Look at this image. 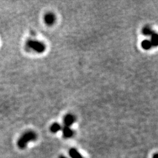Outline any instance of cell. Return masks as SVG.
Returning a JSON list of instances; mask_svg holds the SVG:
<instances>
[{"mask_svg": "<svg viewBox=\"0 0 158 158\" xmlns=\"http://www.w3.org/2000/svg\"><path fill=\"white\" fill-rule=\"evenodd\" d=\"M62 129L60 125L58 123H54L51 125L50 130L52 133H57Z\"/></svg>", "mask_w": 158, "mask_h": 158, "instance_id": "ba28073f", "label": "cell"}, {"mask_svg": "<svg viewBox=\"0 0 158 158\" xmlns=\"http://www.w3.org/2000/svg\"><path fill=\"white\" fill-rule=\"evenodd\" d=\"M75 120L76 118L72 114H69L66 115L63 118V124L64 125V127H70V126L75 122Z\"/></svg>", "mask_w": 158, "mask_h": 158, "instance_id": "3957f363", "label": "cell"}, {"mask_svg": "<svg viewBox=\"0 0 158 158\" xmlns=\"http://www.w3.org/2000/svg\"><path fill=\"white\" fill-rule=\"evenodd\" d=\"M59 158H66V156H60V157H59Z\"/></svg>", "mask_w": 158, "mask_h": 158, "instance_id": "7c38bea8", "label": "cell"}, {"mask_svg": "<svg viewBox=\"0 0 158 158\" xmlns=\"http://www.w3.org/2000/svg\"><path fill=\"white\" fill-rule=\"evenodd\" d=\"M27 47L37 53H43L45 51L46 47L44 44L36 40H29L27 42Z\"/></svg>", "mask_w": 158, "mask_h": 158, "instance_id": "7a4b0ae2", "label": "cell"}, {"mask_svg": "<svg viewBox=\"0 0 158 158\" xmlns=\"http://www.w3.org/2000/svg\"><path fill=\"white\" fill-rule=\"evenodd\" d=\"M63 136L64 138H70L72 137L74 134L73 130L70 128V127H64L62 129Z\"/></svg>", "mask_w": 158, "mask_h": 158, "instance_id": "5b68a950", "label": "cell"}, {"mask_svg": "<svg viewBox=\"0 0 158 158\" xmlns=\"http://www.w3.org/2000/svg\"><path fill=\"white\" fill-rule=\"evenodd\" d=\"M56 20V17L55 15L53 13H47L44 17V21L46 25L51 26L55 22Z\"/></svg>", "mask_w": 158, "mask_h": 158, "instance_id": "277c9868", "label": "cell"}, {"mask_svg": "<svg viewBox=\"0 0 158 158\" xmlns=\"http://www.w3.org/2000/svg\"><path fill=\"white\" fill-rule=\"evenodd\" d=\"M69 153L71 158H84L75 148L70 149Z\"/></svg>", "mask_w": 158, "mask_h": 158, "instance_id": "8992f818", "label": "cell"}, {"mask_svg": "<svg viewBox=\"0 0 158 158\" xmlns=\"http://www.w3.org/2000/svg\"><path fill=\"white\" fill-rule=\"evenodd\" d=\"M37 138V135L33 131H28L24 133L21 138L18 139L17 145L20 149L25 148L29 142L35 141Z\"/></svg>", "mask_w": 158, "mask_h": 158, "instance_id": "6da1fadb", "label": "cell"}, {"mask_svg": "<svg viewBox=\"0 0 158 158\" xmlns=\"http://www.w3.org/2000/svg\"><path fill=\"white\" fill-rule=\"evenodd\" d=\"M142 32L143 35H145V36H149V35H152L154 32H153L152 29L151 28L147 26L143 28L142 29Z\"/></svg>", "mask_w": 158, "mask_h": 158, "instance_id": "9c48e42d", "label": "cell"}, {"mask_svg": "<svg viewBox=\"0 0 158 158\" xmlns=\"http://www.w3.org/2000/svg\"><path fill=\"white\" fill-rule=\"evenodd\" d=\"M153 158H158V155L156 153V154H155L154 155H153Z\"/></svg>", "mask_w": 158, "mask_h": 158, "instance_id": "8fae6325", "label": "cell"}, {"mask_svg": "<svg viewBox=\"0 0 158 158\" xmlns=\"http://www.w3.org/2000/svg\"><path fill=\"white\" fill-rule=\"evenodd\" d=\"M142 47L145 50H149L152 48V44L150 40H144L142 42Z\"/></svg>", "mask_w": 158, "mask_h": 158, "instance_id": "52a82bcc", "label": "cell"}, {"mask_svg": "<svg viewBox=\"0 0 158 158\" xmlns=\"http://www.w3.org/2000/svg\"><path fill=\"white\" fill-rule=\"evenodd\" d=\"M151 42L152 45L153 46H157L158 42V34L156 33H153L151 35V40H150Z\"/></svg>", "mask_w": 158, "mask_h": 158, "instance_id": "30bf717a", "label": "cell"}]
</instances>
